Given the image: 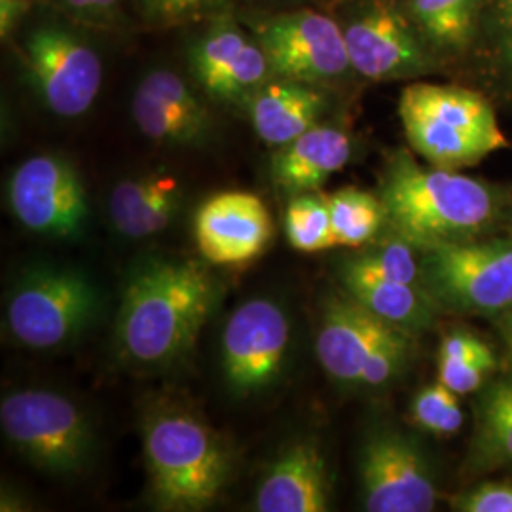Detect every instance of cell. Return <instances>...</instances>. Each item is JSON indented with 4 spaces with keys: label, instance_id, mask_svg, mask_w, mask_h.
<instances>
[{
    "label": "cell",
    "instance_id": "obj_1",
    "mask_svg": "<svg viewBox=\"0 0 512 512\" xmlns=\"http://www.w3.org/2000/svg\"><path fill=\"white\" fill-rule=\"evenodd\" d=\"M217 289L194 260H152L124 289L116 342L135 365L164 366L183 357L215 306Z\"/></svg>",
    "mask_w": 512,
    "mask_h": 512
},
{
    "label": "cell",
    "instance_id": "obj_2",
    "mask_svg": "<svg viewBox=\"0 0 512 512\" xmlns=\"http://www.w3.org/2000/svg\"><path fill=\"white\" fill-rule=\"evenodd\" d=\"M380 200L397 236L416 249L480 238L501 215V194L456 169L423 167L406 150L385 165Z\"/></svg>",
    "mask_w": 512,
    "mask_h": 512
},
{
    "label": "cell",
    "instance_id": "obj_3",
    "mask_svg": "<svg viewBox=\"0 0 512 512\" xmlns=\"http://www.w3.org/2000/svg\"><path fill=\"white\" fill-rule=\"evenodd\" d=\"M150 492L165 511H203L222 494L230 461L219 437L194 414L162 410L143 425Z\"/></svg>",
    "mask_w": 512,
    "mask_h": 512
},
{
    "label": "cell",
    "instance_id": "obj_4",
    "mask_svg": "<svg viewBox=\"0 0 512 512\" xmlns=\"http://www.w3.org/2000/svg\"><path fill=\"white\" fill-rule=\"evenodd\" d=\"M399 116L412 150L435 167L458 171L509 148L492 105L459 86L410 84L401 93Z\"/></svg>",
    "mask_w": 512,
    "mask_h": 512
},
{
    "label": "cell",
    "instance_id": "obj_5",
    "mask_svg": "<svg viewBox=\"0 0 512 512\" xmlns=\"http://www.w3.org/2000/svg\"><path fill=\"white\" fill-rule=\"evenodd\" d=\"M421 287L444 310L497 315L512 306V239L446 243L423 251Z\"/></svg>",
    "mask_w": 512,
    "mask_h": 512
},
{
    "label": "cell",
    "instance_id": "obj_6",
    "mask_svg": "<svg viewBox=\"0 0 512 512\" xmlns=\"http://www.w3.org/2000/svg\"><path fill=\"white\" fill-rule=\"evenodd\" d=\"M0 423L21 456L54 475L84 469L93 450L86 414L55 391L23 389L2 399Z\"/></svg>",
    "mask_w": 512,
    "mask_h": 512
},
{
    "label": "cell",
    "instance_id": "obj_7",
    "mask_svg": "<svg viewBox=\"0 0 512 512\" xmlns=\"http://www.w3.org/2000/svg\"><path fill=\"white\" fill-rule=\"evenodd\" d=\"M99 308L92 281L71 268H38L10 296L6 321L19 344L54 349L86 329Z\"/></svg>",
    "mask_w": 512,
    "mask_h": 512
},
{
    "label": "cell",
    "instance_id": "obj_8",
    "mask_svg": "<svg viewBox=\"0 0 512 512\" xmlns=\"http://www.w3.org/2000/svg\"><path fill=\"white\" fill-rule=\"evenodd\" d=\"M351 69L368 80L387 82L431 73L437 52L408 8L393 0H363L342 27Z\"/></svg>",
    "mask_w": 512,
    "mask_h": 512
},
{
    "label": "cell",
    "instance_id": "obj_9",
    "mask_svg": "<svg viewBox=\"0 0 512 512\" xmlns=\"http://www.w3.org/2000/svg\"><path fill=\"white\" fill-rule=\"evenodd\" d=\"M21 63L40 101L61 118L86 114L101 92V57L61 27L35 29L25 42Z\"/></svg>",
    "mask_w": 512,
    "mask_h": 512
},
{
    "label": "cell",
    "instance_id": "obj_10",
    "mask_svg": "<svg viewBox=\"0 0 512 512\" xmlns=\"http://www.w3.org/2000/svg\"><path fill=\"white\" fill-rule=\"evenodd\" d=\"M359 478L366 511L429 512L439 486L420 444L393 427L372 431L361 448Z\"/></svg>",
    "mask_w": 512,
    "mask_h": 512
},
{
    "label": "cell",
    "instance_id": "obj_11",
    "mask_svg": "<svg viewBox=\"0 0 512 512\" xmlns=\"http://www.w3.org/2000/svg\"><path fill=\"white\" fill-rule=\"evenodd\" d=\"M258 44L279 78L304 84H325L346 76L351 69L342 27L334 19L298 10L266 21Z\"/></svg>",
    "mask_w": 512,
    "mask_h": 512
},
{
    "label": "cell",
    "instance_id": "obj_12",
    "mask_svg": "<svg viewBox=\"0 0 512 512\" xmlns=\"http://www.w3.org/2000/svg\"><path fill=\"white\" fill-rule=\"evenodd\" d=\"M10 209L31 232L50 238L78 236L90 215L86 186L73 164L40 154L19 165L8 186Z\"/></svg>",
    "mask_w": 512,
    "mask_h": 512
},
{
    "label": "cell",
    "instance_id": "obj_13",
    "mask_svg": "<svg viewBox=\"0 0 512 512\" xmlns=\"http://www.w3.org/2000/svg\"><path fill=\"white\" fill-rule=\"evenodd\" d=\"M291 327L279 304L255 298L241 304L222 334V368L230 389L249 395L272 384L287 355Z\"/></svg>",
    "mask_w": 512,
    "mask_h": 512
},
{
    "label": "cell",
    "instance_id": "obj_14",
    "mask_svg": "<svg viewBox=\"0 0 512 512\" xmlns=\"http://www.w3.org/2000/svg\"><path fill=\"white\" fill-rule=\"evenodd\" d=\"M194 236L203 260L217 266H243L266 251L274 222L255 194L222 192L198 209Z\"/></svg>",
    "mask_w": 512,
    "mask_h": 512
},
{
    "label": "cell",
    "instance_id": "obj_15",
    "mask_svg": "<svg viewBox=\"0 0 512 512\" xmlns=\"http://www.w3.org/2000/svg\"><path fill=\"white\" fill-rule=\"evenodd\" d=\"M190 63L200 86L217 101L243 103L268 82L270 63L258 42L219 23L192 48Z\"/></svg>",
    "mask_w": 512,
    "mask_h": 512
},
{
    "label": "cell",
    "instance_id": "obj_16",
    "mask_svg": "<svg viewBox=\"0 0 512 512\" xmlns=\"http://www.w3.org/2000/svg\"><path fill=\"white\" fill-rule=\"evenodd\" d=\"M401 329L389 325L355 298H330L317 332V357L330 378L357 385L361 370L374 349Z\"/></svg>",
    "mask_w": 512,
    "mask_h": 512
},
{
    "label": "cell",
    "instance_id": "obj_17",
    "mask_svg": "<svg viewBox=\"0 0 512 512\" xmlns=\"http://www.w3.org/2000/svg\"><path fill=\"white\" fill-rule=\"evenodd\" d=\"M131 112L137 128L160 145H194L211 128V116L200 97L179 74L156 69L133 95Z\"/></svg>",
    "mask_w": 512,
    "mask_h": 512
},
{
    "label": "cell",
    "instance_id": "obj_18",
    "mask_svg": "<svg viewBox=\"0 0 512 512\" xmlns=\"http://www.w3.org/2000/svg\"><path fill=\"white\" fill-rule=\"evenodd\" d=\"M258 512H325L330 509L327 461L311 440L279 454L256 490Z\"/></svg>",
    "mask_w": 512,
    "mask_h": 512
},
{
    "label": "cell",
    "instance_id": "obj_19",
    "mask_svg": "<svg viewBox=\"0 0 512 512\" xmlns=\"http://www.w3.org/2000/svg\"><path fill=\"white\" fill-rule=\"evenodd\" d=\"M351 160L348 133L330 126H313L289 145L281 147L272 162L274 183L287 194L315 192L340 173Z\"/></svg>",
    "mask_w": 512,
    "mask_h": 512
},
{
    "label": "cell",
    "instance_id": "obj_20",
    "mask_svg": "<svg viewBox=\"0 0 512 512\" xmlns=\"http://www.w3.org/2000/svg\"><path fill=\"white\" fill-rule=\"evenodd\" d=\"M325 97L311 84L277 78L266 82L249 99V112L258 137L270 147H285L317 126Z\"/></svg>",
    "mask_w": 512,
    "mask_h": 512
},
{
    "label": "cell",
    "instance_id": "obj_21",
    "mask_svg": "<svg viewBox=\"0 0 512 512\" xmlns=\"http://www.w3.org/2000/svg\"><path fill=\"white\" fill-rule=\"evenodd\" d=\"M342 281L351 298L408 334L423 332L435 321L437 304L423 287L365 272L348 262L342 268Z\"/></svg>",
    "mask_w": 512,
    "mask_h": 512
},
{
    "label": "cell",
    "instance_id": "obj_22",
    "mask_svg": "<svg viewBox=\"0 0 512 512\" xmlns=\"http://www.w3.org/2000/svg\"><path fill=\"white\" fill-rule=\"evenodd\" d=\"M408 12L437 54L459 55L480 35L484 0H408Z\"/></svg>",
    "mask_w": 512,
    "mask_h": 512
},
{
    "label": "cell",
    "instance_id": "obj_23",
    "mask_svg": "<svg viewBox=\"0 0 512 512\" xmlns=\"http://www.w3.org/2000/svg\"><path fill=\"white\" fill-rule=\"evenodd\" d=\"M469 463L475 471L512 465V376L488 385L476 403Z\"/></svg>",
    "mask_w": 512,
    "mask_h": 512
},
{
    "label": "cell",
    "instance_id": "obj_24",
    "mask_svg": "<svg viewBox=\"0 0 512 512\" xmlns=\"http://www.w3.org/2000/svg\"><path fill=\"white\" fill-rule=\"evenodd\" d=\"M329 205L336 247H363L387 220L380 196L359 188H342L330 194Z\"/></svg>",
    "mask_w": 512,
    "mask_h": 512
},
{
    "label": "cell",
    "instance_id": "obj_25",
    "mask_svg": "<svg viewBox=\"0 0 512 512\" xmlns=\"http://www.w3.org/2000/svg\"><path fill=\"white\" fill-rule=\"evenodd\" d=\"M285 232L296 251L319 253L334 249L329 196L304 192L296 194L285 213Z\"/></svg>",
    "mask_w": 512,
    "mask_h": 512
},
{
    "label": "cell",
    "instance_id": "obj_26",
    "mask_svg": "<svg viewBox=\"0 0 512 512\" xmlns=\"http://www.w3.org/2000/svg\"><path fill=\"white\" fill-rule=\"evenodd\" d=\"M410 416L420 429L439 437L456 435L463 425L458 393L448 389L442 382L421 389L412 401Z\"/></svg>",
    "mask_w": 512,
    "mask_h": 512
},
{
    "label": "cell",
    "instance_id": "obj_27",
    "mask_svg": "<svg viewBox=\"0 0 512 512\" xmlns=\"http://www.w3.org/2000/svg\"><path fill=\"white\" fill-rule=\"evenodd\" d=\"M410 241L397 236L391 241L366 251L363 255L348 258L346 262L365 272L384 275L389 279L421 287V264Z\"/></svg>",
    "mask_w": 512,
    "mask_h": 512
},
{
    "label": "cell",
    "instance_id": "obj_28",
    "mask_svg": "<svg viewBox=\"0 0 512 512\" xmlns=\"http://www.w3.org/2000/svg\"><path fill=\"white\" fill-rule=\"evenodd\" d=\"M480 33L495 74L512 92V0H484Z\"/></svg>",
    "mask_w": 512,
    "mask_h": 512
},
{
    "label": "cell",
    "instance_id": "obj_29",
    "mask_svg": "<svg viewBox=\"0 0 512 512\" xmlns=\"http://www.w3.org/2000/svg\"><path fill=\"white\" fill-rule=\"evenodd\" d=\"M410 353H412V334L399 330L389 340H385L380 348L374 349V353L368 357V361L361 370L357 387L376 389L393 382L403 372L404 366L410 359Z\"/></svg>",
    "mask_w": 512,
    "mask_h": 512
},
{
    "label": "cell",
    "instance_id": "obj_30",
    "mask_svg": "<svg viewBox=\"0 0 512 512\" xmlns=\"http://www.w3.org/2000/svg\"><path fill=\"white\" fill-rule=\"evenodd\" d=\"M181 203V186L173 175H165L158 190L152 194L141 213L133 219L126 230V238L141 239L164 232L175 217Z\"/></svg>",
    "mask_w": 512,
    "mask_h": 512
},
{
    "label": "cell",
    "instance_id": "obj_31",
    "mask_svg": "<svg viewBox=\"0 0 512 512\" xmlns=\"http://www.w3.org/2000/svg\"><path fill=\"white\" fill-rule=\"evenodd\" d=\"M164 179V173H150L116 184L110 192L109 215L120 234H126L129 224L141 213L152 194Z\"/></svg>",
    "mask_w": 512,
    "mask_h": 512
},
{
    "label": "cell",
    "instance_id": "obj_32",
    "mask_svg": "<svg viewBox=\"0 0 512 512\" xmlns=\"http://www.w3.org/2000/svg\"><path fill=\"white\" fill-rule=\"evenodd\" d=\"M495 368V359L478 361H439V382L458 395L480 389Z\"/></svg>",
    "mask_w": 512,
    "mask_h": 512
},
{
    "label": "cell",
    "instance_id": "obj_33",
    "mask_svg": "<svg viewBox=\"0 0 512 512\" xmlns=\"http://www.w3.org/2000/svg\"><path fill=\"white\" fill-rule=\"evenodd\" d=\"M454 509L461 512H512V484L484 482L456 497Z\"/></svg>",
    "mask_w": 512,
    "mask_h": 512
},
{
    "label": "cell",
    "instance_id": "obj_34",
    "mask_svg": "<svg viewBox=\"0 0 512 512\" xmlns=\"http://www.w3.org/2000/svg\"><path fill=\"white\" fill-rule=\"evenodd\" d=\"M495 359L494 351L475 334L458 330L450 332L440 344L439 361H478Z\"/></svg>",
    "mask_w": 512,
    "mask_h": 512
},
{
    "label": "cell",
    "instance_id": "obj_35",
    "mask_svg": "<svg viewBox=\"0 0 512 512\" xmlns=\"http://www.w3.org/2000/svg\"><path fill=\"white\" fill-rule=\"evenodd\" d=\"M213 2L215 0H143L152 16L164 19H179L196 14Z\"/></svg>",
    "mask_w": 512,
    "mask_h": 512
},
{
    "label": "cell",
    "instance_id": "obj_36",
    "mask_svg": "<svg viewBox=\"0 0 512 512\" xmlns=\"http://www.w3.org/2000/svg\"><path fill=\"white\" fill-rule=\"evenodd\" d=\"M61 4L82 18L99 19L110 14L118 0H61Z\"/></svg>",
    "mask_w": 512,
    "mask_h": 512
},
{
    "label": "cell",
    "instance_id": "obj_37",
    "mask_svg": "<svg viewBox=\"0 0 512 512\" xmlns=\"http://www.w3.org/2000/svg\"><path fill=\"white\" fill-rule=\"evenodd\" d=\"M21 10H23V6L19 4V0H2V12H0V16H2L0 18V21H2V35H6L12 29L14 21L21 14Z\"/></svg>",
    "mask_w": 512,
    "mask_h": 512
},
{
    "label": "cell",
    "instance_id": "obj_38",
    "mask_svg": "<svg viewBox=\"0 0 512 512\" xmlns=\"http://www.w3.org/2000/svg\"><path fill=\"white\" fill-rule=\"evenodd\" d=\"M501 330H503L507 342L512 346V306L509 310L501 313Z\"/></svg>",
    "mask_w": 512,
    "mask_h": 512
}]
</instances>
